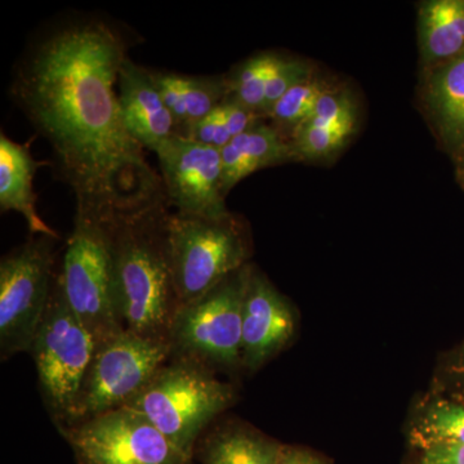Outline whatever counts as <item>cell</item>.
I'll list each match as a JSON object with an SVG mask.
<instances>
[{
	"label": "cell",
	"instance_id": "5",
	"mask_svg": "<svg viewBox=\"0 0 464 464\" xmlns=\"http://www.w3.org/2000/svg\"><path fill=\"white\" fill-rule=\"evenodd\" d=\"M168 250L179 307L200 298L246 266L248 244L239 222L170 213Z\"/></svg>",
	"mask_w": 464,
	"mask_h": 464
},
{
	"label": "cell",
	"instance_id": "3",
	"mask_svg": "<svg viewBox=\"0 0 464 464\" xmlns=\"http://www.w3.org/2000/svg\"><path fill=\"white\" fill-rule=\"evenodd\" d=\"M111 208L96 200L76 199L74 230L57 277L67 304L96 346L125 331L112 295Z\"/></svg>",
	"mask_w": 464,
	"mask_h": 464
},
{
	"label": "cell",
	"instance_id": "15",
	"mask_svg": "<svg viewBox=\"0 0 464 464\" xmlns=\"http://www.w3.org/2000/svg\"><path fill=\"white\" fill-rule=\"evenodd\" d=\"M221 158L226 195L249 174L264 168L298 161L290 140L274 125L262 123V121L234 137L221 149Z\"/></svg>",
	"mask_w": 464,
	"mask_h": 464
},
{
	"label": "cell",
	"instance_id": "22",
	"mask_svg": "<svg viewBox=\"0 0 464 464\" xmlns=\"http://www.w3.org/2000/svg\"><path fill=\"white\" fill-rule=\"evenodd\" d=\"M186 121L182 139H188L192 128L228 97L225 76L185 75Z\"/></svg>",
	"mask_w": 464,
	"mask_h": 464
},
{
	"label": "cell",
	"instance_id": "24",
	"mask_svg": "<svg viewBox=\"0 0 464 464\" xmlns=\"http://www.w3.org/2000/svg\"><path fill=\"white\" fill-rule=\"evenodd\" d=\"M306 121L335 128L350 136L355 130L356 106L347 91L331 87L317 99Z\"/></svg>",
	"mask_w": 464,
	"mask_h": 464
},
{
	"label": "cell",
	"instance_id": "1",
	"mask_svg": "<svg viewBox=\"0 0 464 464\" xmlns=\"http://www.w3.org/2000/svg\"><path fill=\"white\" fill-rule=\"evenodd\" d=\"M127 57L114 26L82 18L42 36L14 76V99L51 143L76 199L114 206L161 186L121 119L114 87Z\"/></svg>",
	"mask_w": 464,
	"mask_h": 464
},
{
	"label": "cell",
	"instance_id": "21",
	"mask_svg": "<svg viewBox=\"0 0 464 464\" xmlns=\"http://www.w3.org/2000/svg\"><path fill=\"white\" fill-rule=\"evenodd\" d=\"M415 448L438 441L464 444V404L439 401L430 406L411 435Z\"/></svg>",
	"mask_w": 464,
	"mask_h": 464
},
{
	"label": "cell",
	"instance_id": "23",
	"mask_svg": "<svg viewBox=\"0 0 464 464\" xmlns=\"http://www.w3.org/2000/svg\"><path fill=\"white\" fill-rule=\"evenodd\" d=\"M348 137L335 128L304 121L289 140L295 157L301 161L331 157L344 145Z\"/></svg>",
	"mask_w": 464,
	"mask_h": 464
},
{
	"label": "cell",
	"instance_id": "4",
	"mask_svg": "<svg viewBox=\"0 0 464 464\" xmlns=\"http://www.w3.org/2000/svg\"><path fill=\"white\" fill-rule=\"evenodd\" d=\"M237 399L234 386L200 362L170 359L125 408L149 418L183 453L194 458L204 430Z\"/></svg>",
	"mask_w": 464,
	"mask_h": 464
},
{
	"label": "cell",
	"instance_id": "32",
	"mask_svg": "<svg viewBox=\"0 0 464 464\" xmlns=\"http://www.w3.org/2000/svg\"><path fill=\"white\" fill-rule=\"evenodd\" d=\"M460 369H462V372L464 373V353L462 355V362H460Z\"/></svg>",
	"mask_w": 464,
	"mask_h": 464
},
{
	"label": "cell",
	"instance_id": "16",
	"mask_svg": "<svg viewBox=\"0 0 464 464\" xmlns=\"http://www.w3.org/2000/svg\"><path fill=\"white\" fill-rule=\"evenodd\" d=\"M41 166L44 163L34 160L29 145H20L0 134V208L3 212L20 213L32 234L57 240L60 235L43 221L36 209L33 179Z\"/></svg>",
	"mask_w": 464,
	"mask_h": 464
},
{
	"label": "cell",
	"instance_id": "27",
	"mask_svg": "<svg viewBox=\"0 0 464 464\" xmlns=\"http://www.w3.org/2000/svg\"><path fill=\"white\" fill-rule=\"evenodd\" d=\"M188 140L219 150L224 149L231 141L232 136L226 123L222 103L192 128Z\"/></svg>",
	"mask_w": 464,
	"mask_h": 464
},
{
	"label": "cell",
	"instance_id": "25",
	"mask_svg": "<svg viewBox=\"0 0 464 464\" xmlns=\"http://www.w3.org/2000/svg\"><path fill=\"white\" fill-rule=\"evenodd\" d=\"M315 74V69L307 61L284 57L279 69L275 72L273 78L268 82L264 109H262V119L266 118L267 112L277 101L282 99L284 94L288 93L295 85L304 83Z\"/></svg>",
	"mask_w": 464,
	"mask_h": 464
},
{
	"label": "cell",
	"instance_id": "30",
	"mask_svg": "<svg viewBox=\"0 0 464 464\" xmlns=\"http://www.w3.org/2000/svg\"><path fill=\"white\" fill-rule=\"evenodd\" d=\"M277 464H326V462L307 449L283 445Z\"/></svg>",
	"mask_w": 464,
	"mask_h": 464
},
{
	"label": "cell",
	"instance_id": "19",
	"mask_svg": "<svg viewBox=\"0 0 464 464\" xmlns=\"http://www.w3.org/2000/svg\"><path fill=\"white\" fill-rule=\"evenodd\" d=\"M284 57L275 53H261L248 58L234 72L226 75L228 97L257 112L262 118L268 82L279 69Z\"/></svg>",
	"mask_w": 464,
	"mask_h": 464
},
{
	"label": "cell",
	"instance_id": "17",
	"mask_svg": "<svg viewBox=\"0 0 464 464\" xmlns=\"http://www.w3.org/2000/svg\"><path fill=\"white\" fill-rule=\"evenodd\" d=\"M418 42L424 69L464 52V0H427L418 11Z\"/></svg>",
	"mask_w": 464,
	"mask_h": 464
},
{
	"label": "cell",
	"instance_id": "7",
	"mask_svg": "<svg viewBox=\"0 0 464 464\" xmlns=\"http://www.w3.org/2000/svg\"><path fill=\"white\" fill-rule=\"evenodd\" d=\"M94 351L96 341L67 304L54 277L47 311L30 353L43 398L57 426L65 424L74 411Z\"/></svg>",
	"mask_w": 464,
	"mask_h": 464
},
{
	"label": "cell",
	"instance_id": "10",
	"mask_svg": "<svg viewBox=\"0 0 464 464\" xmlns=\"http://www.w3.org/2000/svg\"><path fill=\"white\" fill-rule=\"evenodd\" d=\"M76 464H192L146 415L130 408L57 427Z\"/></svg>",
	"mask_w": 464,
	"mask_h": 464
},
{
	"label": "cell",
	"instance_id": "13",
	"mask_svg": "<svg viewBox=\"0 0 464 464\" xmlns=\"http://www.w3.org/2000/svg\"><path fill=\"white\" fill-rule=\"evenodd\" d=\"M118 87L125 130L143 149L157 152L176 136V125L152 72L127 57L119 72Z\"/></svg>",
	"mask_w": 464,
	"mask_h": 464
},
{
	"label": "cell",
	"instance_id": "29",
	"mask_svg": "<svg viewBox=\"0 0 464 464\" xmlns=\"http://www.w3.org/2000/svg\"><path fill=\"white\" fill-rule=\"evenodd\" d=\"M222 109H224L226 123H227L232 139L246 132L250 127L262 121L261 116L257 112L246 108V106L241 105L240 102L231 99V97H227L222 102Z\"/></svg>",
	"mask_w": 464,
	"mask_h": 464
},
{
	"label": "cell",
	"instance_id": "12",
	"mask_svg": "<svg viewBox=\"0 0 464 464\" xmlns=\"http://www.w3.org/2000/svg\"><path fill=\"white\" fill-rule=\"evenodd\" d=\"M295 332V314L265 274L250 266L243 301L241 365L258 371L284 350Z\"/></svg>",
	"mask_w": 464,
	"mask_h": 464
},
{
	"label": "cell",
	"instance_id": "11",
	"mask_svg": "<svg viewBox=\"0 0 464 464\" xmlns=\"http://www.w3.org/2000/svg\"><path fill=\"white\" fill-rule=\"evenodd\" d=\"M155 154L168 204L177 213L206 218L230 215L225 204L221 150L174 136Z\"/></svg>",
	"mask_w": 464,
	"mask_h": 464
},
{
	"label": "cell",
	"instance_id": "18",
	"mask_svg": "<svg viewBox=\"0 0 464 464\" xmlns=\"http://www.w3.org/2000/svg\"><path fill=\"white\" fill-rule=\"evenodd\" d=\"M282 448L249 427L227 426L200 439L194 457L203 464H277Z\"/></svg>",
	"mask_w": 464,
	"mask_h": 464
},
{
	"label": "cell",
	"instance_id": "26",
	"mask_svg": "<svg viewBox=\"0 0 464 464\" xmlns=\"http://www.w3.org/2000/svg\"><path fill=\"white\" fill-rule=\"evenodd\" d=\"M154 76L161 99L169 110L176 125V137H182L185 128V75L174 74V72H151Z\"/></svg>",
	"mask_w": 464,
	"mask_h": 464
},
{
	"label": "cell",
	"instance_id": "20",
	"mask_svg": "<svg viewBox=\"0 0 464 464\" xmlns=\"http://www.w3.org/2000/svg\"><path fill=\"white\" fill-rule=\"evenodd\" d=\"M331 87L328 82L315 74L284 94L265 119H270L274 127L290 139L292 133L311 115L317 99Z\"/></svg>",
	"mask_w": 464,
	"mask_h": 464
},
{
	"label": "cell",
	"instance_id": "28",
	"mask_svg": "<svg viewBox=\"0 0 464 464\" xmlns=\"http://www.w3.org/2000/svg\"><path fill=\"white\" fill-rule=\"evenodd\" d=\"M417 449L420 450L418 464H464L462 442H430Z\"/></svg>",
	"mask_w": 464,
	"mask_h": 464
},
{
	"label": "cell",
	"instance_id": "31",
	"mask_svg": "<svg viewBox=\"0 0 464 464\" xmlns=\"http://www.w3.org/2000/svg\"><path fill=\"white\" fill-rule=\"evenodd\" d=\"M456 176L458 183H459L460 188L464 190V158L456 163Z\"/></svg>",
	"mask_w": 464,
	"mask_h": 464
},
{
	"label": "cell",
	"instance_id": "6",
	"mask_svg": "<svg viewBox=\"0 0 464 464\" xmlns=\"http://www.w3.org/2000/svg\"><path fill=\"white\" fill-rule=\"evenodd\" d=\"M249 270L250 265L244 266L179 308L168 335L172 359L192 360L213 371L241 365L243 301Z\"/></svg>",
	"mask_w": 464,
	"mask_h": 464
},
{
	"label": "cell",
	"instance_id": "8",
	"mask_svg": "<svg viewBox=\"0 0 464 464\" xmlns=\"http://www.w3.org/2000/svg\"><path fill=\"white\" fill-rule=\"evenodd\" d=\"M170 359L169 342L140 337L127 329L112 340L97 344L74 411L61 426L84 422L123 408Z\"/></svg>",
	"mask_w": 464,
	"mask_h": 464
},
{
	"label": "cell",
	"instance_id": "2",
	"mask_svg": "<svg viewBox=\"0 0 464 464\" xmlns=\"http://www.w3.org/2000/svg\"><path fill=\"white\" fill-rule=\"evenodd\" d=\"M163 185L111 208L112 295L127 331L168 341L179 308L174 285Z\"/></svg>",
	"mask_w": 464,
	"mask_h": 464
},
{
	"label": "cell",
	"instance_id": "9",
	"mask_svg": "<svg viewBox=\"0 0 464 464\" xmlns=\"http://www.w3.org/2000/svg\"><path fill=\"white\" fill-rule=\"evenodd\" d=\"M39 237L0 264V355L32 350L53 288V241Z\"/></svg>",
	"mask_w": 464,
	"mask_h": 464
},
{
	"label": "cell",
	"instance_id": "14",
	"mask_svg": "<svg viewBox=\"0 0 464 464\" xmlns=\"http://www.w3.org/2000/svg\"><path fill=\"white\" fill-rule=\"evenodd\" d=\"M420 102L440 145L457 163L464 158V52L423 70Z\"/></svg>",
	"mask_w": 464,
	"mask_h": 464
}]
</instances>
